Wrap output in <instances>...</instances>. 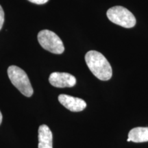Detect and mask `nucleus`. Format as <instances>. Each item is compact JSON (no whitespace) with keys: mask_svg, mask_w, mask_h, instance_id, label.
<instances>
[{"mask_svg":"<svg viewBox=\"0 0 148 148\" xmlns=\"http://www.w3.org/2000/svg\"><path fill=\"white\" fill-rule=\"evenodd\" d=\"M58 101L62 106L72 112H80L86 107V103L82 99L64 94L58 96Z\"/></svg>","mask_w":148,"mask_h":148,"instance_id":"6","label":"nucleus"},{"mask_svg":"<svg viewBox=\"0 0 148 148\" xmlns=\"http://www.w3.org/2000/svg\"><path fill=\"white\" fill-rule=\"evenodd\" d=\"M8 75L11 82L23 95L31 97L33 95L32 86L28 76L21 68L17 66H10L8 69Z\"/></svg>","mask_w":148,"mask_h":148,"instance_id":"2","label":"nucleus"},{"mask_svg":"<svg viewBox=\"0 0 148 148\" xmlns=\"http://www.w3.org/2000/svg\"><path fill=\"white\" fill-rule=\"evenodd\" d=\"M49 82L57 88L73 87L76 84V79L71 74L64 72H53L49 77Z\"/></svg>","mask_w":148,"mask_h":148,"instance_id":"5","label":"nucleus"},{"mask_svg":"<svg viewBox=\"0 0 148 148\" xmlns=\"http://www.w3.org/2000/svg\"><path fill=\"white\" fill-rule=\"evenodd\" d=\"M1 121H2V114H1V111H0V125H1Z\"/></svg>","mask_w":148,"mask_h":148,"instance_id":"11","label":"nucleus"},{"mask_svg":"<svg viewBox=\"0 0 148 148\" xmlns=\"http://www.w3.org/2000/svg\"><path fill=\"white\" fill-rule=\"evenodd\" d=\"M106 15L111 22L125 28H131L136 25V18L134 14L121 5H116L108 9Z\"/></svg>","mask_w":148,"mask_h":148,"instance_id":"3","label":"nucleus"},{"mask_svg":"<svg viewBox=\"0 0 148 148\" xmlns=\"http://www.w3.org/2000/svg\"><path fill=\"white\" fill-rule=\"evenodd\" d=\"M128 138L134 143L148 141V127H137L131 130L128 133Z\"/></svg>","mask_w":148,"mask_h":148,"instance_id":"8","label":"nucleus"},{"mask_svg":"<svg viewBox=\"0 0 148 148\" xmlns=\"http://www.w3.org/2000/svg\"><path fill=\"white\" fill-rule=\"evenodd\" d=\"M37 37L40 45L45 50L55 54H61L64 52L63 42L56 33L43 29L38 32Z\"/></svg>","mask_w":148,"mask_h":148,"instance_id":"4","label":"nucleus"},{"mask_svg":"<svg viewBox=\"0 0 148 148\" xmlns=\"http://www.w3.org/2000/svg\"><path fill=\"white\" fill-rule=\"evenodd\" d=\"M85 61L90 71L98 79L107 81L111 78L112 67L104 56L100 52L94 50L88 51L85 55Z\"/></svg>","mask_w":148,"mask_h":148,"instance_id":"1","label":"nucleus"},{"mask_svg":"<svg viewBox=\"0 0 148 148\" xmlns=\"http://www.w3.org/2000/svg\"><path fill=\"white\" fill-rule=\"evenodd\" d=\"M3 23H4V12L2 7L0 5V30L2 28Z\"/></svg>","mask_w":148,"mask_h":148,"instance_id":"9","label":"nucleus"},{"mask_svg":"<svg viewBox=\"0 0 148 148\" xmlns=\"http://www.w3.org/2000/svg\"><path fill=\"white\" fill-rule=\"evenodd\" d=\"M38 148H53L52 133L46 125H41L38 128Z\"/></svg>","mask_w":148,"mask_h":148,"instance_id":"7","label":"nucleus"},{"mask_svg":"<svg viewBox=\"0 0 148 148\" xmlns=\"http://www.w3.org/2000/svg\"><path fill=\"white\" fill-rule=\"evenodd\" d=\"M28 1L33 3H35V4L41 5L44 4V3H46L49 0H28Z\"/></svg>","mask_w":148,"mask_h":148,"instance_id":"10","label":"nucleus"}]
</instances>
